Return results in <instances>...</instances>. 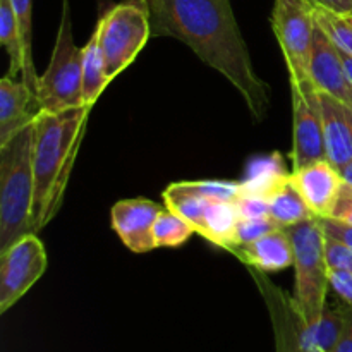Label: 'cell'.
<instances>
[{
  "label": "cell",
  "instance_id": "obj_7",
  "mask_svg": "<svg viewBox=\"0 0 352 352\" xmlns=\"http://www.w3.org/2000/svg\"><path fill=\"white\" fill-rule=\"evenodd\" d=\"M272 28L284 54L291 82L309 81L315 14L306 0H275Z\"/></svg>",
  "mask_w": 352,
  "mask_h": 352
},
{
  "label": "cell",
  "instance_id": "obj_30",
  "mask_svg": "<svg viewBox=\"0 0 352 352\" xmlns=\"http://www.w3.org/2000/svg\"><path fill=\"white\" fill-rule=\"evenodd\" d=\"M339 172H340V177H342V181L346 182V184L352 186V160L347 165H344Z\"/></svg>",
  "mask_w": 352,
  "mask_h": 352
},
{
  "label": "cell",
  "instance_id": "obj_12",
  "mask_svg": "<svg viewBox=\"0 0 352 352\" xmlns=\"http://www.w3.org/2000/svg\"><path fill=\"white\" fill-rule=\"evenodd\" d=\"M291 179L313 215L329 219L342 186L340 172L329 160H318L292 170Z\"/></svg>",
  "mask_w": 352,
  "mask_h": 352
},
{
  "label": "cell",
  "instance_id": "obj_9",
  "mask_svg": "<svg viewBox=\"0 0 352 352\" xmlns=\"http://www.w3.org/2000/svg\"><path fill=\"white\" fill-rule=\"evenodd\" d=\"M294 141H292V170L318 160H327L323 141V119L320 91L313 81L291 82Z\"/></svg>",
  "mask_w": 352,
  "mask_h": 352
},
{
  "label": "cell",
  "instance_id": "obj_21",
  "mask_svg": "<svg viewBox=\"0 0 352 352\" xmlns=\"http://www.w3.org/2000/svg\"><path fill=\"white\" fill-rule=\"evenodd\" d=\"M12 6L14 14L17 17V24H19L21 40H23V50H24V69H23V79L30 85V88L36 93V82L38 76L34 71L33 64V24H31V0H9Z\"/></svg>",
  "mask_w": 352,
  "mask_h": 352
},
{
  "label": "cell",
  "instance_id": "obj_13",
  "mask_svg": "<svg viewBox=\"0 0 352 352\" xmlns=\"http://www.w3.org/2000/svg\"><path fill=\"white\" fill-rule=\"evenodd\" d=\"M41 112L36 93L23 78L6 74L0 79V146L33 124Z\"/></svg>",
  "mask_w": 352,
  "mask_h": 352
},
{
  "label": "cell",
  "instance_id": "obj_6",
  "mask_svg": "<svg viewBox=\"0 0 352 352\" xmlns=\"http://www.w3.org/2000/svg\"><path fill=\"white\" fill-rule=\"evenodd\" d=\"M110 82L126 71L151 36L148 0H122L110 7L95 28Z\"/></svg>",
  "mask_w": 352,
  "mask_h": 352
},
{
  "label": "cell",
  "instance_id": "obj_3",
  "mask_svg": "<svg viewBox=\"0 0 352 352\" xmlns=\"http://www.w3.org/2000/svg\"><path fill=\"white\" fill-rule=\"evenodd\" d=\"M33 124L0 146V253L33 232Z\"/></svg>",
  "mask_w": 352,
  "mask_h": 352
},
{
  "label": "cell",
  "instance_id": "obj_19",
  "mask_svg": "<svg viewBox=\"0 0 352 352\" xmlns=\"http://www.w3.org/2000/svg\"><path fill=\"white\" fill-rule=\"evenodd\" d=\"M0 43L9 54L10 67L7 74L16 78L17 74H23L24 69V50L23 40H21L19 24L14 14L12 6L9 0H0Z\"/></svg>",
  "mask_w": 352,
  "mask_h": 352
},
{
  "label": "cell",
  "instance_id": "obj_23",
  "mask_svg": "<svg viewBox=\"0 0 352 352\" xmlns=\"http://www.w3.org/2000/svg\"><path fill=\"white\" fill-rule=\"evenodd\" d=\"M282 229L272 217H261V219H239L236 227V234H234V248L243 246V244L253 243V241L260 239L265 234L272 232V230ZM230 251V253H232Z\"/></svg>",
  "mask_w": 352,
  "mask_h": 352
},
{
  "label": "cell",
  "instance_id": "obj_27",
  "mask_svg": "<svg viewBox=\"0 0 352 352\" xmlns=\"http://www.w3.org/2000/svg\"><path fill=\"white\" fill-rule=\"evenodd\" d=\"M329 219L340 220V222L352 223V186L342 181L336 203H333L332 213Z\"/></svg>",
  "mask_w": 352,
  "mask_h": 352
},
{
  "label": "cell",
  "instance_id": "obj_5",
  "mask_svg": "<svg viewBox=\"0 0 352 352\" xmlns=\"http://www.w3.org/2000/svg\"><path fill=\"white\" fill-rule=\"evenodd\" d=\"M36 98L41 112H64L85 107L82 102V48L72 38L71 12L64 0L57 41L47 71L38 76Z\"/></svg>",
  "mask_w": 352,
  "mask_h": 352
},
{
  "label": "cell",
  "instance_id": "obj_1",
  "mask_svg": "<svg viewBox=\"0 0 352 352\" xmlns=\"http://www.w3.org/2000/svg\"><path fill=\"white\" fill-rule=\"evenodd\" d=\"M148 3L151 36H170L192 48L205 64L236 86L258 120L265 119L270 91L254 72L230 0H148Z\"/></svg>",
  "mask_w": 352,
  "mask_h": 352
},
{
  "label": "cell",
  "instance_id": "obj_8",
  "mask_svg": "<svg viewBox=\"0 0 352 352\" xmlns=\"http://www.w3.org/2000/svg\"><path fill=\"white\" fill-rule=\"evenodd\" d=\"M47 253L36 232L0 253V313L12 308L47 270Z\"/></svg>",
  "mask_w": 352,
  "mask_h": 352
},
{
  "label": "cell",
  "instance_id": "obj_25",
  "mask_svg": "<svg viewBox=\"0 0 352 352\" xmlns=\"http://www.w3.org/2000/svg\"><path fill=\"white\" fill-rule=\"evenodd\" d=\"M318 222L327 237L339 241L352 251V223L340 222L336 219H318Z\"/></svg>",
  "mask_w": 352,
  "mask_h": 352
},
{
  "label": "cell",
  "instance_id": "obj_28",
  "mask_svg": "<svg viewBox=\"0 0 352 352\" xmlns=\"http://www.w3.org/2000/svg\"><path fill=\"white\" fill-rule=\"evenodd\" d=\"M313 9H323L337 16H352V0H306Z\"/></svg>",
  "mask_w": 352,
  "mask_h": 352
},
{
  "label": "cell",
  "instance_id": "obj_18",
  "mask_svg": "<svg viewBox=\"0 0 352 352\" xmlns=\"http://www.w3.org/2000/svg\"><path fill=\"white\" fill-rule=\"evenodd\" d=\"M109 85L110 79L107 78L105 57L100 45L98 31L95 30L88 43L82 47V102L86 109L91 110Z\"/></svg>",
  "mask_w": 352,
  "mask_h": 352
},
{
  "label": "cell",
  "instance_id": "obj_11",
  "mask_svg": "<svg viewBox=\"0 0 352 352\" xmlns=\"http://www.w3.org/2000/svg\"><path fill=\"white\" fill-rule=\"evenodd\" d=\"M164 210L151 199H120L112 208V227L131 251L148 253L155 250L153 226Z\"/></svg>",
  "mask_w": 352,
  "mask_h": 352
},
{
  "label": "cell",
  "instance_id": "obj_20",
  "mask_svg": "<svg viewBox=\"0 0 352 352\" xmlns=\"http://www.w3.org/2000/svg\"><path fill=\"white\" fill-rule=\"evenodd\" d=\"M195 229L188 220L165 208L153 226L155 248H179L192 236Z\"/></svg>",
  "mask_w": 352,
  "mask_h": 352
},
{
  "label": "cell",
  "instance_id": "obj_17",
  "mask_svg": "<svg viewBox=\"0 0 352 352\" xmlns=\"http://www.w3.org/2000/svg\"><path fill=\"white\" fill-rule=\"evenodd\" d=\"M344 329V305L329 308L311 325H301L298 352H333Z\"/></svg>",
  "mask_w": 352,
  "mask_h": 352
},
{
  "label": "cell",
  "instance_id": "obj_24",
  "mask_svg": "<svg viewBox=\"0 0 352 352\" xmlns=\"http://www.w3.org/2000/svg\"><path fill=\"white\" fill-rule=\"evenodd\" d=\"M236 206L241 219H261V217H270L267 196L250 191V189L244 188L243 184H241L239 192H237L236 196Z\"/></svg>",
  "mask_w": 352,
  "mask_h": 352
},
{
  "label": "cell",
  "instance_id": "obj_29",
  "mask_svg": "<svg viewBox=\"0 0 352 352\" xmlns=\"http://www.w3.org/2000/svg\"><path fill=\"white\" fill-rule=\"evenodd\" d=\"M333 352H352V306L344 302V329Z\"/></svg>",
  "mask_w": 352,
  "mask_h": 352
},
{
  "label": "cell",
  "instance_id": "obj_14",
  "mask_svg": "<svg viewBox=\"0 0 352 352\" xmlns=\"http://www.w3.org/2000/svg\"><path fill=\"white\" fill-rule=\"evenodd\" d=\"M327 160L340 170L352 160V107L320 91Z\"/></svg>",
  "mask_w": 352,
  "mask_h": 352
},
{
  "label": "cell",
  "instance_id": "obj_10",
  "mask_svg": "<svg viewBox=\"0 0 352 352\" xmlns=\"http://www.w3.org/2000/svg\"><path fill=\"white\" fill-rule=\"evenodd\" d=\"M309 78L318 91L336 96L340 102L352 107V86L340 55V48L316 19L311 57H309Z\"/></svg>",
  "mask_w": 352,
  "mask_h": 352
},
{
  "label": "cell",
  "instance_id": "obj_4",
  "mask_svg": "<svg viewBox=\"0 0 352 352\" xmlns=\"http://www.w3.org/2000/svg\"><path fill=\"white\" fill-rule=\"evenodd\" d=\"M294 248L296 285L292 306L302 325H311L327 308L330 289V267L327 261V236L318 219H309L285 227Z\"/></svg>",
  "mask_w": 352,
  "mask_h": 352
},
{
  "label": "cell",
  "instance_id": "obj_26",
  "mask_svg": "<svg viewBox=\"0 0 352 352\" xmlns=\"http://www.w3.org/2000/svg\"><path fill=\"white\" fill-rule=\"evenodd\" d=\"M330 289L346 305L352 306V272L340 270V268H330Z\"/></svg>",
  "mask_w": 352,
  "mask_h": 352
},
{
  "label": "cell",
  "instance_id": "obj_15",
  "mask_svg": "<svg viewBox=\"0 0 352 352\" xmlns=\"http://www.w3.org/2000/svg\"><path fill=\"white\" fill-rule=\"evenodd\" d=\"M243 263L260 272H280L294 265V248L287 229L265 234L253 243L237 246L232 251Z\"/></svg>",
  "mask_w": 352,
  "mask_h": 352
},
{
  "label": "cell",
  "instance_id": "obj_32",
  "mask_svg": "<svg viewBox=\"0 0 352 352\" xmlns=\"http://www.w3.org/2000/svg\"><path fill=\"white\" fill-rule=\"evenodd\" d=\"M346 19H347V23H349V24H351V26H352V16H347V17H346Z\"/></svg>",
  "mask_w": 352,
  "mask_h": 352
},
{
  "label": "cell",
  "instance_id": "obj_22",
  "mask_svg": "<svg viewBox=\"0 0 352 352\" xmlns=\"http://www.w3.org/2000/svg\"><path fill=\"white\" fill-rule=\"evenodd\" d=\"M313 14H315V19L318 21L320 26L336 41L337 47L347 52L352 57V26L347 23L346 17L337 16V14L323 9H313Z\"/></svg>",
  "mask_w": 352,
  "mask_h": 352
},
{
  "label": "cell",
  "instance_id": "obj_31",
  "mask_svg": "<svg viewBox=\"0 0 352 352\" xmlns=\"http://www.w3.org/2000/svg\"><path fill=\"white\" fill-rule=\"evenodd\" d=\"M340 55H342V60H344V65H346V71H347V76H349V81H351V86H352V57L347 52L340 50Z\"/></svg>",
  "mask_w": 352,
  "mask_h": 352
},
{
  "label": "cell",
  "instance_id": "obj_16",
  "mask_svg": "<svg viewBox=\"0 0 352 352\" xmlns=\"http://www.w3.org/2000/svg\"><path fill=\"white\" fill-rule=\"evenodd\" d=\"M267 201L270 217L282 229L301 223L305 220L316 219L302 196L299 195L291 174H284L277 179V182L267 192Z\"/></svg>",
  "mask_w": 352,
  "mask_h": 352
},
{
  "label": "cell",
  "instance_id": "obj_2",
  "mask_svg": "<svg viewBox=\"0 0 352 352\" xmlns=\"http://www.w3.org/2000/svg\"><path fill=\"white\" fill-rule=\"evenodd\" d=\"M89 109L40 112L33 120V232L43 229L64 199L69 175L82 141Z\"/></svg>",
  "mask_w": 352,
  "mask_h": 352
}]
</instances>
